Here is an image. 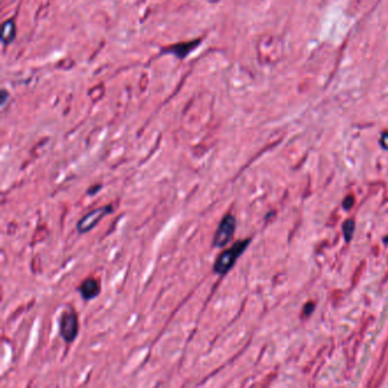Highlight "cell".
<instances>
[{"label": "cell", "mask_w": 388, "mask_h": 388, "mask_svg": "<svg viewBox=\"0 0 388 388\" xmlns=\"http://www.w3.org/2000/svg\"><path fill=\"white\" fill-rule=\"evenodd\" d=\"M249 243H251V239L238 240L232 246L220 253L214 261L213 272L219 275H224L229 272L234 268L237 260L241 256V254L248 247Z\"/></svg>", "instance_id": "obj_1"}, {"label": "cell", "mask_w": 388, "mask_h": 388, "mask_svg": "<svg viewBox=\"0 0 388 388\" xmlns=\"http://www.w3.org/2000/svg\"><path fill=\"white\" fill-rule=\"evenodd\" d=\"M58 329L60 337L64 339V342L71 344L75 342V339L79 336V318L77 313L73 308H67L63 310L59 316L58 320Z\"/></svg>", "instance_id": "obj_2"}, {"label": "cell", "mask_w": 388, "mask_h": 388, "mask_svg": "<svg viewBox=\"0 0 388 388\" xmlns=\"http://www.w3.org/2000/svg\"><path fill=\"white\" fill-rule=\"evenodd\" d=\"M237 227L236 218L232 214H226L220 221L214 232L212 245L215 248H222L230 243L235 236Z\"/></svg>", "instance_id": "obj_3"}, {"label": "cell", "mask_w": 388, "mask_h": 388, "mask_svg": "<svg viewBox=\"0 0 388 388\" xmlns=\"http://www.w3.org/2000/svg\"><path fill=\"white\" fill-rule=\"evenodd\" d=\"M114 212L113 205L107 204L102 208H97L92 211H90L85 215H83L79 221L76 223V231L79 234H87V232L91 231L98 226V223L104 219L106 215Z\"/></svg>", "instance_id": "obj_4"}, {"label": "cell", "mask_w": 388, "mask_h": 388, "mask_svg": "<svg viewBox=\"0 0 388 388\" xmlns=\"http://www.w3.org/2000/svg\"><path fill=\"white\" fill-rule=\"evenodd\" d=\"M76 290L79 292V294L82 297L84 301H91L97 299L101 295L102 288H101V281L96 278L89 277L84 279L82 282L79 284V287L76 288Z\"/></svg>", "instance_id": "obj_5"}, {"label": "cell", "mask_w": 388, "mask_h": 388, "mask_svg": "<svg viewBox=\"0 0 388 388\" xmlns=\"http://www.w3.org/2000/svg\"><path fill=\"white\" fill-rule=\"evenodd\" d=\"M354 229H355V226H354V221H353V220H347V221L344 223L343 232H344L345 239H346L347 241L352 239L353 234H354Z\"/></svg>", "instance_id": "obj_6"}, {"label": "cell", "mask_w": 388, "mask_h": 388, "mask_svg": "<svg viewBox=\"0 0 388 388\" xmlns=\"http://www.w3.org/2000/svg\"><path fill=\"white\" fill-rule=\"evenodd\" d=\"M353 204H354V198H353L352 196H348V197L345 198V201L343 203V206H344L345 210H350L353 206Z\"/></svg>", "instance_id": "obj_7"}, {"label": "cell", "mask_w": 388, "mask_h": 388, "mask_svg": "<svg viewBox=\"0 0 388 388\" xmlns=\"http://www.w3.org/2000/svg\"><path fill=\"white\" fill-rule=\"evenodd\" d=\"M101 189H102V184H96V186L90 187V188L88 189V191H87V195H91V196L96 195V193H97L99 190H101Z\"/></svg>", "instance_id": "obj_8"}, {"label": "cell", "mask_w": 388, "mask_h": 388, "mask_svg": "<svg viewBox=\"0 0 388 388\" xmlns=\"http://www.w3.org/2000/svg\"><path fill=\"white\" fill-rule=\"evenodd\" d=\"M380 144H381V146H382L383 148H385V149H388V133H385V135L382 136V138H381V141H380Z\"/></svg>", "instance_id": "obj_9"}, {"label": "cell", "mask_w": 388, "mask_h": 388, "mask_svg": "<svg viewBox=\"0 0 388 388\" xmlns=\"http://www.w3.org/2000/svg\"><path fill=\"white\" fill-rule=\"evenodd\" d=\"M314 310V306L312 303H309L308 305L304 308V313L306 314V316H309V314H311L312 311Z\"/></svg>", "instance_id": "obj_10"}, {"label": "cell", "mask_w": 388, "mask_h": 388, "mask_svg": "<svg viewBox=\"0 0 388 388\" xmlns=\"http://www.w3.org/2000/svg\"><path fill=\"white\" fill-rule=\"evenodd\" d=\"M387 240H388V238H387Z\"/></svg>", "instance_id": "obj_11"}]
</instances>
